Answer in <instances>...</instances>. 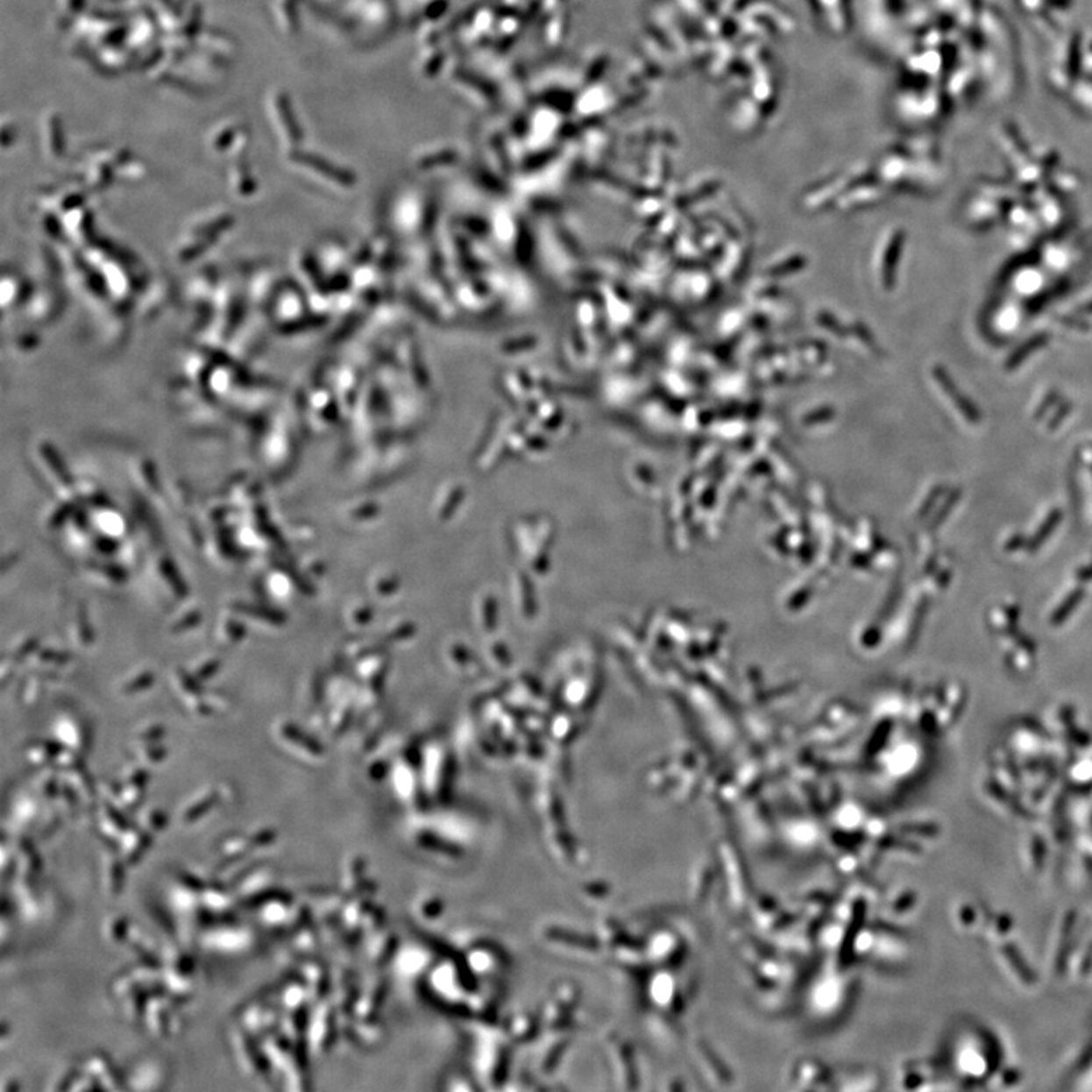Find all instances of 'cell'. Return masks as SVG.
Segmentation results:
<instances>
[{"label": "cell", "mask_w": 1092, "mask_h": 1092, "mask_svg": "<svg viewBox=\"0 0 1092 1092\" xmlns=\"http://www.w3.org/2000/svg\"><path fill=\"white\" fill-rule=\"evenodd\" d=\"M167 1079L169 1073L160 1059H141L126 1077V1087L136 1091H157L166 1087Z\"/></svg>", "instance_id": "obj_7"}, {"label": "cell", "mask_w": 1092, "mask_h": 1092, "mask_svg": "<svg viewBox=\"0 0 1092 1092\" xmlns=\"http://www.w3.org/2000/svg\"><path fill=\"white\" fill-rule=\"evenodd\" d=\"M259 938L251 925L240 924L238 921H225L202 930L199 936V946L205 952L220 954V956H243L254 952L259 947Z\"/></svg>", "instance_id": "obj_2"}, {"label": "cell", "mask_w": 1092, "mask_h": 1092, "mask_svg": "<svg viewBox=\"0 0 1092 1092\" xmlns=\"http://www.w3.org/2000/svg\"><path fill=\"white\" fill-rule=\"evenodd\" d=\"M11 884L14 904L18 907V911L22 915L23 919L35 921L39 918V912H41V901H39L35 878L18 874L16 877L12 878Z\"/></svg>", "instance_id": "obj_8"}, {"label": "cell", "mask_w": 1092, "mask_h": 1092, "mask_svg": "<svg viewBox=\"0 0 1092 1092\" xmlns=\"http://www.w3.org/2000/svg\"><path fill=\"white\" fill-rule=\"evenodd\" d=\"M228 1036L231 1042L232 1052L236 1054L237 1064L240 1067L243 1074L265 1085L266 1088L278 1087L271 1060L267 1058L261 1042L245 1031L240 1023L232 1025L228 1032Z\"/></svg>", "instance_id": "obj_1"}, {"label": "cell", "mask_w": 1092, "mask_h": 1092, "mask_svg": "<svg viewBox=\"0 0 1092 1092\" xmlns=\"http://www.w3.org/2000/svg\"><path fill=\"white\" fill-rule=\"evenodd\" d=\"M254 853L255 848L249 836L240 833L226 836L216 847L217 862H216L215 873L219 874L222 869L230 867L234 862L252 856Z\"/></svg>", "instance_id": "obj_11"}, {"label": "cell", "mask_w": 1092, "mask_h": 1092, "mask_svg": "<svg viewBox=\"0 0 1092 1092\" xmlns=\"http://www.w3.org/2000/svg\"><path fill=\"white\" fill-rule=\"evenodd\" d=\"M153 834L140 826H131L118 844V854L128 867H136L152 845Z\"/></svg>", "instance_id": "obj_12"}, {"label": "cell", "mask_w": 1092, "mask_h": 1092, "mask_svg": "<svg viewBox=\"0 0 1092 1092\" xmlns=\"http://www.w3.org/2000/svg\"><path fill=\"white\" fill-rule=\"evenodd\" d=\"M167 822H169V818L161 809H151L141 818L140 827L147 830L149 833H161L164 828L167 827Z\"/></svg>", "instance_id": "obj_19"}, {"label": "cell", "mask_w": 1092, "mask_h": 1092, "mask_svg": "<svg viewBox=\"0 0 1092 1092\" xmlns=\"http://www.w3.org/2000/svg\"><path fill=\"white\" fill-rule=\"evenodd\" d=\"M249 838H251V842H252L255 851L261 850V848H269L271 845L276 842V832L271 827L259 828L255 833L249 834Z\"/></svg>", "instance_id": "obj_21"}, {"label": "cell", "mask_w": 1092, "mask_h": 1092, "mask_svg": "<svg viewBox=\"0 0 1092 1092\" xmlns=\"http://www.w3.org/2000/svg\"><path fill=\"white\" fill-rule=\"evenodd\" d=\"M130 919L124 915H113L103 924V933L111 946H124L130 936Z\"/></svg>", "instance_id": "obj_18"}, {"label": "cell", "mask_w": 1092, "mask_h": 1092, "mask_svg": "<svg viewBox=\"0 0 1092 1092\" xmlns=\"http://www.w3.org/2000/svg\"><path fill=\"white\" fill-rule=\"evenodd\" d=\"M82 1068L87 1073L95 1075L107 1091L128 1089L126 1079L118 1070L117 1065L114 1064L113 1059L110 1058L107 1053L95 1052V1053L90 1054L89 1058L85 1059Z\"/></svg>", "instance_id": "obj_9"}, {"label": "cell", "mask_w": 1092, "mask_h": 1092, "mask_svg": "<svg viewBox=\"0 0 1092 1092\" xmlns=\"http://www.w3.org/2000/svg\"><path fill=\"white\" fill-rule=\"evenodd\" d=\"M126 946L137 957V962L146 963L152 967H161V953L153 946V940L137 925H131L130 936Z\"/></svg>", "instance_id": "obj_15"}, {"label": "cell", "mask_w": 1092, "mask_h": 1092, "mask_svg": "<svg viewBox=\"0 0 1092 1092\" xmlns=\"http://www.w3.org/2000/svg\"><path fill=\"white\" fill-rule=\"evenodd\" d=\"M176 882L182 884L187 890H195V892H202L209 882H203L202 878L197 877L196 874L181 871L176 876Z\"/></svg>", "instance_id": "obj_22"}, {"label": "cell", "mask_w": 1092, "mask_h": 1092, "mask_svg": "<svg viewBox=\"0 0 1092 1092\" xmlns=\"http://www.w3.org/2000/svg\"><path fill=\"white\" fill-rule=\"evenodd\" d=\"M278 986L273 985L266 989L259 996L249 1000L245 1008L238 1012V1023L243 1029L254 1036L255 1039L263 1041L266 1036L281 1031L282 1009L278 1002H271L269 996H275Z\"/></svg>", "instance_id": "obj_3"}, {"label": "cell", "mask_w": 1092, "mask_h": 1092, "mask_svg": "<svg viewBox=\"0 0 1092 1092\" xmlns=\"http://www.w3.org/2000/svg\"><path fill=\"white\" fill-rule=\"evenodd\" d=\"M81 1073H82V1067H78V1065L68 1067L67 1070L61 1071L57 1075V1079L53 1081V1085H51L49 1088H51L52 1091H72Z\"/></svg>", "instance_id": "obj_20"}, {"label": "cell", "mask_w": 1092, "mask_h": 1092, "mask_svg": "<svg viewBox=\"0 0 1092 1092\" xmlns=\"http://www.w3.org/2000/svg\"><path fill=\"white\" fill-rule=\"evenodd\" d=\"M130 819L116 803L103 800L99 803L96 813L97 836L105 842L108 848L118 850L120 839L130 830Z\"/></svg>", "instance_id": "obj_6"}, {"label": "cell", "mask_w": 1092, "mask_h": 1092, "mask_svg": "<svg viewBox=\"0 0 1092 1092\" xmlns=\"http://www.w3.org/2000/svg\"><path fill=\"white\" fill-rule=\"evenodd\" d=\"M110 992L120 1006L124 1018H128L132 1025H143L145 1009H146L149 998L153 996L146 986L143 985V982L134 975L132 969L128 968L118 973L110 983Z\"/></svg>", "instance_id": "obj_4"}, {"label": "cell", "mask_w": 1092, "mask_h": 1092, "mask_svg": "<svg viewBox=\"0 0 1092 1092\" xmlns=\"http://www.w3.org/2000/svg\"><path fill=\"white\" fill-rule=\"evenodd\" d=\"M220 801H222L220 794L219 792H215V791L197 795L196 798L190 805H187L184 807V811L181 812V822L186 824V826L196 824L197 821H201L207 815H209V812L213 811L216 805H219Z\"/></svg>", "instance_id": "obj_17"}, {"label": "cell", "mask_w": 1092, "mask_h": 1092, "mask_svg": "<svg viewBox=\"0 0 1092 1092\" xmlns=\"http://www.w3.org/2000/svg\"><path fill=\"white\" fill-rule=\"evenodd\" d=\"M14 850L18 857V874L26 876V877H37L43 863H41L39 851L35 848L34 840L25 834H20L18 842L14 845Z\"/></svg>", "instance_id": "obj_16"}, {"label": "cell", "mask_w": 1092, "mask_h": 1092, "mask_svg": "<svg viewBox=\"0 0 1092 1092\" xmlns=\"http://www.w3.org/2000/svg\"><path fill=\"white\" fill-rule=\"evenodd\" d=\"M178 1006H181L180 1003L169 996H151L143 1017V1025L146 1027L149 1035L157 1041L172 1039L176 1032L180 1031Z\"/></svg>", "instance_id": "obj_5"}, {"label": "cell", "mask_w": 1092, "mask_h": 1092, "mask_svg": "<svg viewBox=\"0 0 1092 1092\" xmlns=\"http://www.w3.org/2000/svg\"><path fill=\"white\" fill-rule=\"evenodd\" d=\"M276 876L278 874H276L275 868L271 867L267 862H263L259 868H255L252 873L248 874L240 883L236 884L232 888L237 900H238V906L242 904L243 901L259 896L261 892L271 890L273 886H278L276 884Z\"/></svg>", "instance_id": "obj_10"}, {"label": "cell", "mask_w": 1092, "mask_h": 1092, "mask_svg": "<svg viewBox=\"0 0 1092 1092\" xmlns=\"http://www.w3.org/2000/svg\"><path fill=\"white\" fill-rule=\"evenodd\" d=\"M43 812L45 811L37 798L25 795L11 805L10 822L18 834L26 833L29 830L39 827Z\"/></svg>", "instance_id": "obj_13"}, {"label": "cell", "mask_w": 1092, "mask_h": 1092, "mask_svg": "<svg viewBox=\"0 0 1092 1092\" xmlns=\"http://www.w3.org/2000/svg\"><path fill=\"white\" fill-rule=\"evenodd\" d=\"M126 867L128 865L118 854V851L107 848V853L102 859V873H103L102 878H103V886H105L108 897L116 898L124 892Z\"/></svg>", "instance_id": "obj_14"}]
</instances>
